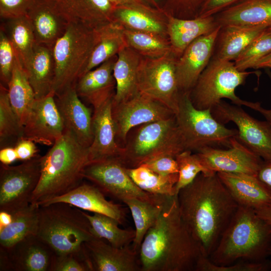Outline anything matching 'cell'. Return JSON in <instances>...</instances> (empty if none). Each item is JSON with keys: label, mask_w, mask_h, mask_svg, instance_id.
Segmentation results:
<instances>
[{"label": "cell", "mask_w": 271, "mask_h": 271, "mask_svg": "<svg viewBox=\"0 0 271 271\" xmlns=\"http://www.w3.org/2000/svg\"><path fill=\"white\" fill-rule=\"evenodd\" d=\"M181 216L198 244L209 257L239 205L217 173H201L177 194Z\"/></svg>", "instance_id": "6da1fadb"}, {"label": "cell", "mask_w": 271, "mask_h": 271, "mask_svg": "<svg viewBox=\"0 0 271 271\" xmlns=\"http://www.w3.org/2000/svg\"><path fill=\"white\" fill-rule=\"evenodd\" d=\"M201 255L181 216L177 195L169 197L142 242L141 271H195Z\"/></svg>", "instance_id": "7a4b0ae2"}, {"label": "cell", "mask_w": 271, "mask_h": 271, "mask_svg": "<svg viewBox=\"0 0 271 271\" xmlns=\"http://www.w3.org/2000/svg\"><path fill=\"white\" fill-rule=\"evenodd\" d=\"M90 162L89 148L65 130L41 159V176L31 203L39 205L65 194L82 182L83 171Z\"/></svg>", "instance_id": "3957f363"}, {"label": "cell", "mask_w": 271, "mask_h": 271, "mask_svg": "<svg viewBox=\"0 0 271 271\" xmlns=\"http://www.w3.org/2000/svg\"><path fill=\"white\" fill-rule=\"evenodd\" d=\"M271 247V229L254 210L238 208L208 257L213 263L225 265L237 260L266 259Z\"/></svg>", "instance_id": "277c9868"}, {"label": "cell", "mask_w": 271, "mask_h": 271, "mask_svg": "<svg viewBox=\"0 0 271 271\" xmlns=\"http://www.w3.org/2000/svg\"><path fill=\"white\" fill-rule=\"evenodd\" d=\"M36 234L56 255L79 252L95 237L84 211L63 202L39 206Z\"/></svg>", "instance_id": "5b68a950"}, {"label": "cell", "mask_w": 271, "mask_h": 271, "mask_svg": "<svg viewBox=\"0 0 271 271\" xmlns=\"http://www.w3.org/2000/svg\"><path fill=\"white\" fill-rule=\"evenodd\" d=\"M123 148L120 161L126 168L139 167L162 156L175 158L185 150L175 115L133 127L129 131Z\"/></svg>", "instance_id": "8992f818"}, {"label": "cell", "mask_w": 271, "mask_h": 271, "mask_svg": "<svg viewBox=\"0 0 271 271\" xmlns=\"http://www.w3.org/2000/svg\"><path fill=\"white\" fill-rule=\"evenodd\" d=\"M94 43V29L79 24H69L53 48L55 78L52 92L55 95L76 86L88 64Z\"/></svg>", "instance_id": "52a82bcc"}, {"label": "cell", "mask_w": 271, "mask_h": 271, "mask_svg": "<svg viewBox=\"0 0 271 271\" xmlns=\"http://www.w3.org/2000/svg\"><path fill=\"white\" fill-rule=\"evenodd\" d=\"M175 116L185 150L197 152L207 147L229 148L231 140L237 137V130L229 129L218 121L210 109L195 108L190 92L181 93Z\"/></svg>", "instance_id": "ba28073f"}, {"label": "cell", "mask_w": 271, "mask_h": 271, "mask_svg": "<svg viewBox=\"0 0 271 271\" xmlns=\"http://www.w3.org/2000/svg\"><path fill=\"white\" fill-rule=\"evenodd\" d=\"M253 73L239 70L231 61L212 60L190 92L193 105L200 110L211 109L227 98L235 105H245L246 100L237 96L235 90Z\"/></svg>", "instance_id": "9c48e42d"}, {"label": "cell", "mask_w": 271, "mask_h": 271, "mask_svg": "<svg viewBox=\"0 0 271 271\" xmlns=\"http://www.w3.org/2000/svg\"><path fill=\"white\" fill-rule=\"evenodd\" d=\"M178 58L173 52L157 58L142 57L137 75L139 92L160 102L175 114L181 94L176 73Z\"/></svg>", "instance_id": "30bf717a"}, {"label": "cell", "mask_w": 271, "mask_h": 271, "mask_svg": "<svg viewBox=\"0 0 271 271\" xmlns=\"http://www.w3.org/2000/svg\"><path fill=\"white\" fill-rule=\"evenodd\" d=\"M82 176L97 186L104 194L123 201L137 198L154 204H162L169 197L148 193L139 187L118 159L90 162L84 168Z\"/></svg>", "instance_id": "8fae6325"}, {"label": "cell", "mask_w": 271, "mask_h": 271, "mask_svg": "<svg viewBox=\"0 0 271 271\" xmlns=\"http://www.w3.org/2000/svg\"><path fill=\"white\" fill-rule=\"evenodd\" d=\"M41 156L16 166L1 164L0 211L11 214L28 206L41 176Z\"/></svg>", "instance_id": "7c38bea8"}, {"label": "cell", "mask_w": 271, "mask_h": 271, "mask_svg": "<svg viewBox=\"0 0 271 271\" xmlns=\"http://www.w3.org/2000/svg\"><path fill=\"white\" fill-rule=\"evenodd\" d=\"M219 122H233L237 127V140L262 160L271 159V124L250 116L240 106L221 100L211 109Z\"/></svg>", "instance_id": "4fadbf2b"}, {"label": "cell", "mask_w": 271, "mask_h": 271, "mask_svg": "<svg viewBox=\"0 0 271 271\" xmlns=\"http://www.w3.org/2000/svg\"><path fill=\"white\" fill-rule=\"evenodd\" d=\"M175 115L164 104L140 92L119 103H114L112 100V116L116 142L121 147L123 143V147L129 131L133 127Z\"/></svg>", "instance_id": "5bb4252c"}, {"label": "cell", "mask_w": 271, "mask_h": 271, "mask_svg": "<svg viewBox=\"0 0 271 271\" xmlns=\"http://www.w3.org/2000/svg\"><path fill=\"white\" fill-rule=\"evenodd\" d=\"M65 130L55 94L51 92L34 101L23 126L22 138L49 146L62 137Z\"/></svg>", "instance_id": "9a60e30c"}, {"label": "cell", "mask_w": 271, "mask_h": 271, "mask_svg": "<svg viewBox=\"0 0 271 271\" xmlns=\"http://www.w3.org/2000/svg\"><path fill=\"white\" fill-rule=\"evenodd\" d=\"M196 153L210 173L244 174L256 176L263 160L237 138L231 140L228 149L207 147Z\"/></svg>", "instance_id": "2e32d148"}, {"label": "cell", "mask_w": 271, "mask_h": 271, "mask_svg": "<svg viewBox=\"0 0 271 271\" xmlns=\"http://www.w3.org/2000/svg\"><path fill=\"white\" fill-rule=\"evenodd\" d=\"M220 29L219 26L211 33L195 39L178 58L176 73L181 93L190 92L209 64Z\"/></svg>", "instance_id": "e0dca14e"}, {"label": "cell", "mask_w": 271, "mask_h": 271, "mask_svg": "<svg viewBox=\"0 0 271 271\" xmlns=\"http://www.w3.org/2000/svg\"><path fill=\"white\" fill-rule=\"evenodd\" d=\"M83 249L91 271H141L139 253L131 244L118 247L94 237Z\"/></svg>", "instance_id": "ac0fdd59"}, {"label": "cell", "mask_w": 271, "mask_h": 271, "mask_svg": "<svg viewBox=\"0 0 271 271\" xmlns=\"http://www.w3.org/2000/svg\"><path fill=\"white\" fill-rule=\"evenodd\" d=\"M113 98L94 107L92 114L93 141L89 148L90 162L115 158L120 160L124 148L116 140L112 116Z\"/></svg>", "instance_id": "d6986e66"}, {"label": "cell", "mask_w": 271, "mask_h": 271, "mask_svg": "<svg viewBox=\"0 0 271 271\" xmlns=\"http://www.w3.org/2000/svg\"><path fill=\"white\" fill-rule=\"evenodd\" d=\"M57 108L65 130L71 132L83 146L89 148L93 136L91 110L80 100L76 86L55 95Z\"/></svg>", "instance_id": "ffe728a7"}, {"label": "cell", "mask_w": 271, "mask_h": 271, "mask_svg": "<svg viewBox=\"0 0 271 271\" xmlns=\"http://www.w3.org/2000/svg\"><path fill=\"white\" fill-rule=\"evenodd\" d=\"M36 44L53 49L65 32L69 23L53 0H36L27 15Z\"/></svg>", "instance_id": "44dd1931"}, {"label": "cell", "mask_w": 271, "mask_h": 271, "mask_svg": "<svg viewBox=\"0 0 271 271\" xmlns=\"http://www.w3.org/2000/svg\"><path fill=\"white\" fill-rule=\"evenodd\" d=\"M112 19L124 29L168 38L167 14L162 9L143 4L117 6L114 7Z\"/></svg>", "instance_id": "7402d4cb"}, {"label": "cell", "mask_w": 271, "mask_h": 271, "mask_svg": "<svg viewBox=\"0 0 271 271\" xmlns=\"http://www.w3.org/2000/svg\"><path fill=\"white\" fill-rule=\"evenodd\" d=\"M63 202L72 205L79 209L100 213L123 222L124 213L118 204L107 200L102 191L94 184L81 183L69 192L41 203L39 206Z\"/></svg>", "instance_id": "603a6c76"}, {"label": "cell", "mask_w": 271, "mask_h": 271, "mask_svg": "<svg viewBox=\"0 0 271 271\" xmlns=\"http://www.w3.org/2000/svg\"><path fill=\"white\" fill-rule=\"evenodd\" d=\"M5 250L12 270L15 271H50L55 255L37 234L30 235Z\"/></svg>", "instance_id": "cb8c5ba5"}, {"label": "cell", "mask_w": 271, "mask_h": 271, "mask_svg": "<svg viewBox=\"0 0 271 271\" xmlns=\"http://www.w3.org/2000/svg\"><path fill=\"white\" fill-rule=\"evenodd\" d=\"M217 174L239 206L257 210L271 205V193L256 176L218 172Z\"/></svg>", "instance_id": "d4e9b609"}, {"label": "cell", "mask_w": 271, "mask_h": 271, "mask_svg": "<svg viewBox=\"0 0 271 271\" xmlns=\"http://www.w3.org/2000/svg\"><path fill=\"white\" fill-rule=\"evenodd\" d=\"M117 56L86 72L77 82L78 96L85 98L93 108L114 97L116 82L113 70Z\"/></svg>", "instance_id": "484cf974"}, {"label": "cell", "mask_w": 271, "mask_h": 271, "mask_svg": "<svg viewBox=\"0 0 271 271\" xmlns=\"http://www.w3.org/2000/svg\"><path fill=\"white\" fill-rule=\"evenodd\" d=\"M69 23L92 29L113 21L114 7L108 0H53Z\"/></svg>", "instance_id": "4316f807"}, {"label": "cell", "mask_w": 271, "mask_h": 271, "mask_svg": "<svg viewBox=\"0 0 271 271\" xmlns=\"http://www.w3.org/2000/svg\"><path fill=\"white\" fill-rule=\"evenodd\" d=\"M213 16L221 28L269 27L271 0H242Z\"/></svg>", "instance_id": "83f0119b"}, {"label": "cell", "mask_w": 271, "mask_h": 271, "mask_svg": "<svg viewBox=\"0 0 271 271\" xmlns=\"http://www.w3.org/2000/svg\"><path fill=\"white\" fill-rule=\"evenodd\" d=\"M167 14L168 38L172 52L178 58L193 41L219 26L214 16L187 19Z\"/></svg>", "instance_id": "f1b7e54d"}, {"label": "cell", "mask_w": 271, "mask_h": 271, "mask_svg": "<svg viewBox=\"0 0 271 271\" xmlns=\"http://www.w3.org/2000/svg\"><path fill=\"white\" fill-rule=\"evenodd\" d=\"M142 57L128 46L117 54L113 70L116 82L113 102L117 103L126 100L139 92L137 75Z\"/></svg>", "instance_id": "f546056e"}, {"label": "cell", "mask_w": 271, "mask_h": 271, "mask_svg": "<svg viewBox=\"0 0 271 271\" xmlns=\"http://www.w3.org/2000/svg\"><path fill=\"white\" fill-rule=\"evenodd\" d=\"M94 45L84 74L117 55L127 46L124 28L116 22L101 25L94 29Z\"/></svg>", "instance_id": "4dcf8cb0"}, {"label": "cell", "mask_w": 271, "mask_h": 271, "mask_svg": "<svg viewBox=\"0 0 271 271\" xmlns=\"http://www.w3.org/2000/svg\"><path fill=\"white\" fill-rule=\"evenodd\" d=\"M25 71L36 99L53 92L55 78L53 49L36 44L31 63Z\"/></svg>", "instance_id": "1f68e13d"}, {"label": "cell", "mask_w": 271, "mask_h": 271, "mask_svg": "<svg viewBox=\"0 0 271 271\" xmlns=\"http://www.w3.org/2000/svg\"><path fill=\"white\" fill-rule=\"evenodd\" d=\"M268 27H221L213 59L234 60L255 37Z\"/></svg>", "instance_id": "d6a6232c"}, {"label": "cell", "mask_w": 271, "mask_h": 271, "mask_svg": "<svg viewBox=\"0 0 271 271\" xmlns=\"http://www.w3.org/2000/svg\"><path fill=\"white\" fill-rule=\"evenodd\" d=\"M4 29L14 50L16 59L25 71L32 61L36 42L27 16L6 20Z\"/></svg>", "instance_id": "836d02e7"}, {"label": "cell", "mask_w": 271, "mask_h": 271, "mask_svg": "<svg viewBox=\"0 0 271 271\" xmlns=\"http://www.w3.org/2000/svg\"><path fill=\"white\" fill-rule=\"evenodd\" d=\"M39 206L30 203L12 214V222L0 230L1 247L8 249L25 237L37 234Z\"/></svg>", "instance_id": "e575fe53"}, {"label": "cell", "mask_w": 271, "mask_h": 271, "mask_svg": "<svg viewBox=\"0 0 271 271\" xmlns=\"http://www.w3.org/2000/svg\"><path fill=\"white\" fill-rule=\"evenodd\" d=\"M7 88L11 106L23 127L36 98L26 71L17 59Z\"/></svg>", "instance_id": "d590c367"}, {"label": "cell", "mask_w": 271, "mask_h": 271, "mask_svg": "<svg viewBox=\"0 0 271 271\" xmlns=\"http://www.w3.org/2000/svg\"><path fill=\"white\" fill-rule=\"evenodd\" d=\"M167 200L162 204H154L137 198H128L122 201L131 213L135 226V236L131 245L139 253L146 233L156 221Z\"/></svg>", "instance_id": "8d00e7d4"}, {"label": "cell", "mask_w": 271, "mask_h": 271, "mask_svg": "<svg viewBox=\"0 0 271 271\" xmlns=\"http://www.w3.org/2000/svg\"><path fill=\"white\" fill-rule=\"evenodd\" d=\"M126 170L132 180L142 190L150 194L166 197L177 195L175 186L178 173L162 175L143 166L134 168H126Z\"/></svg>", "instance_id": "74e56055"}, {"label": "cell", "mask_w": 271, "mask_h": 271, "mask_svg": "<svg viewBox=\"0 0 271 271\" xmlns=\"http://www.w3.org/2000/svg\"><path fill=\"white\" fill-rule=\"evenodd\" d=\"M95 237L105 240L111 245L118 247L132 244L135 236V230L122 229L118 225L119 222L107 215L95 213L90 215L84 212Z\"/></svg>", "instance_id": "f35d334b"}, {"label": "cell", "mask_w": 271, "mask_h": 271, "mask_svg": "<svg viewBox=\"0 0 271 271\" xmlns=\"http://www.w3.org/2000/svg\"><path fill=\"white\" fill-rule=\"evenodd\" d=\"M124 33L127 46L143 57H160L172 52L168 37L124 28Z\"/></svg>", "instance_id": "ab89813d"}, {"label": "cell", "mask_w": 271, "mask_h": 271, "mask_svg": "<svg viewBox=\"0 0 271 271\" xmlns=\"http://www.w3.org/2000/svg\"><path fill=\"white\" fill-rule=\"evenodd\" d=\"M23 127L10 102L8 88L0 84L1 148L15 147L23 138Z\"/></svg>", "instance_id": "60d3db41"}, {"label": "cell", "mask_w": 271, "mask_h": 271, "mask_svg": "<svg viewBox=\"0 0 271 271\" xmlns=\"http://www.w3.org/2000/svg\"><path fill=\"white\" fill-rule=\"evenodd\" d=\"M271 52V31L268 28L255 37L234 60L240 71L253 68L255 64Z\"/></svg>", "instance_id": "b9f144b4"}, {"label": "cell", "mask_w": 271, "mask_h": 271, "mask_svg": "<svg viewBox=\"0 0 271 271\" xmlns=\"http://www.w3.org/2000/svg\"><path fill=\"white\" fill-rule=\"evenodd\" d=\"M175 159L178 167V179L175 186L177 195L181 189L191 183L200 173H212L205 168L196 153L185 150L178 154Z\"/></svg>", "instance_id": "7bdbcfd3"}, {"label": "cell", "mask_w": 271, "mask_h": 271, "mask_svg": "<svg viewBox=\"0 0 271 271\" xmlns=\"http://www.w3.org/2000/svg\"><path fill=\"white\" fill-rule=\"evenodd\" d=\"M271 262L266 259L261 261L241 260L229 265H220L212 262L208 257L200 256L195 271H268Z\"/></svg>", "instance_id": "ee69618b"}, {"label": "cell", "mask_w": 271, "mask_h": 271, "mask_svg": "<svg viewBox=\"0 0 271 271\" xmlns=\"http://www.w3.org/2000/svg\"><path fill=\"white\" fill-rule=\"evenodd\" d=\"M16 60L11 43L1 26L0 29V78L2 84L8 86Z\"/></svg>", "instance_id": "f6af8a7d"}, {"label": "cell", "mask_w": 271, "mask_h": 271, "mask_svg": "<svg viewBox=\"0 0 271 271\" xmlns=\"http://www.w3.org/2000/svg\"><path fill=\"white\" fill-rule=\"evenodd\" d=\"M50 271H91L84 249L77 252L55 254Z\"/></svg>", "instance_id": "bcb514c9"}, {"label": "cell", "mask_w": 271, "mask_h": 271, "mask_svg": "<svg viewBox=\"0 0 271 271\" xmlns=\"http://www.w3.org/2000/svg\"><path fill=\"white\" fill-rule=\"evenodd\" d=\"M205 0H166L162 9L174 16L194 15L198 17Z\"/></svg>", "instance_id": "7dc6e473"}, {"label": "cell", "mask_w": 271, "mask_h": 271, "mask_svg": "<svg viewBox=\"0 0 271 271\" xmlns=\"http://www.w3.org/2000/svg\"><path fill=\"white\" fill-rule=\"evenodd\" d=\"M36 0H0L1 18L5 20L27 15Z\"/></svg>", "instance_id": "c3c4849f"}, {"label": "cell", "mask_w": 271, "mask_h": 271, "mask_svg": "<svg viewBox=\"0 0 271 271\" xmlns=\"http://www.w3.org/2000/svg\"><path fill=\"white\" fill-rule=\"evenodd\" d=\"M141 166L147 167L153 172L162 175L178 173V167L176 160L175 157L170 156L158 157Z\"/></svg>", "instance_id": "681fc988"}, {"label": "cell", "mask_w": 271, "mask_h": 271, "mask_svg": "<svg viewBox=\"0 0 271 271\" xmlns=\"http://www.w3.org/2000/svg\"><path fill=\"white\" fill-rule=\"evenodd\" d=\"M242 0H205L197 17L213 16Z\"/></svg>", "instance_id": "f907efd6"}, {"label": "cell", "mask_w": 271, "mask_h": 271, "mask_svg": "<svg viewBox=\"0 0 271 271\" xmlns=\"http://www.w3.org/2000/svg\"><path fill=\"white\" fill-rule=\"evenodd\" d=\"M34 141L22 138L15 146L18 160L22 162L30 160L38 155V150Z\"/></svg>", "instance_id": "816d5d0a"}, {"label": "cell", "mask_w": 271, "mask_h": 271, "mask_svg": "<svg viewBox=\"0 0 271 271\" xmlns=\"http://www.w3.org/2000/svg\"><path fill=\"white\" fill-rule=\"evenodd\" d=\"M256 177L271 193V159L262 160Z\"/></svg>", "instance_id": "f5cc1de1"}, {"label": "cell", "mask_w": 271, "mask_h": 271, "mask_svg": "<svg viewBox=\"0 0 271 271\" xmlns=\"http://www.w3.org/2000/svg\"><path fill=\"white\" fill-rule=\"evenodd\" d=\"M18 160L17 154L14 147H5L0 150V161L1 164L10 165Z\"/></svg>", "instance_id": "db71d44e"}, {"label": "cell", "mask_w": 271, "mask_h": 271, "mask_svg": "<svg viewBox=\"0 0 271 271\" xmlns=\"http://www.w3.org/2000/svg\"><path fill=\"white\" fill-rule=\"evenodd\" d=\"M266 73L271 80V72L267 70ZM244 106L259 112L265 118L266 120L271 124V109L264 108L258 102H253L246 101Z\"/></svg>", "instance_id": "11a10c76"}, {"label": "cell", "mask_w": 271, "mask_h": 271, "mask_svg": "<svg viewBox=\"0 0 271 271\" xmlns=\"http://www.w3.org/2000/svg\"><path fill=\"white\" fill-rule=\"evenodd\" d=\"M114 7L117 6L130 5V4H143L152 6L158 9L153 0H108Z\"/></svg>", "instance_id": "9f6ffc18"}, {"label": "cell", "mask_w": 271, "mask_h": 271, "mask_svg": "<svg viewBox=\"0 0 271 271\" xmlns=\"http://www.w3.org/2000/svg\"><path fill=\"white\" fill-rule=\"evenodd\" d=\"M255 211L267 224L271 229V205L255 210Z\"/></svg>", "instance_id": "6f0895ef"}, {"label": "cell", "mask_w": 271, "mask_h": 271, "mask_svg": "<svg viewBox=\"0 0 271 271\" xmlns=\"http://www.w3.org/2000/svg\"><path fill=\"white\" fill-rule=\"evenodd\" d=\"M13 220L11 213L4 211H0V230L9 225Z\"/></svg>", "instance_id": "680465c9"}, {"label": "cell", "mask_w": 271, "mask_h": 271, "mask_svg": "<svg viewBox=\"0 0 271 271\" xmlns=\"http://www.w3.org/2000/svg\"><path fill=\"white\" fill-rule=\"evenodd\" d=\"M262 68H271V52L258 61L253 67L254 69Z\"/></svg>", "instance_id": "91938a15"}, {"label": "cell", "mask_w": 271, "mask_h": 271, "mask_svg": "<svg viewBox=\"0 0 271 271\" xmlns=\"http://www.w3.org/2000/svg\"><path fill=\"white\" fill-rule=\"evenodd\" d=\"M153 1L156 4V5L158 7H159L160 9H162V8L160 7V5L161 0H153Z\"/></svg>", "instance_id": "94428289"}, {"label": "cell", "mask_w": 271, "mask_h": 271, "mask_svg": "<svg viewBox=\"0 0 271 271\" xmlns=\"http://www.w3.org/2000/svg\"><path fill=\"white\" fill-rule=\"evenodd\" d=\"M268 254H269V255H271V247H270L269 249Z\"/></svg>", "instance_id": "6125c7cd"}, {"label": "cell", "mask_w": 271, "mask_h": 271, "mask_svg": "<svg viewBox=\"0 0 271 271\" xmlns=\"http://www.w3.org/2000/svg\"><path fill=\"white\" fill-rule=\"evenodd\" d=\"M268 29L271 31V26L268 27Z\"/></svg>", "instance_id": "be15d7a7"}]
</instances>
